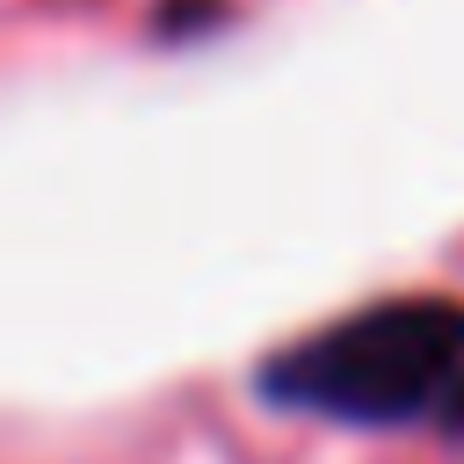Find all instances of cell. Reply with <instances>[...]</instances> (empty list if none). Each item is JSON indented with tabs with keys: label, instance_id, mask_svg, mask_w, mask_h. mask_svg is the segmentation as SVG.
Wrapping results in <instances>:
<instances>
[{
	"label": "cell",
	"instance_id": "1",
	"mask_svg": "<svg viewBox=\"0 0 464 464\" xmlns=\"http://www.w3.org/2000/svg\"><path fill=\"white\" fill-rule=\"evenodd\" d=\"M254 392L334 428H450L464 435V304L377 297L334 326L276 348Z\"/></svg>",
	"mask_w": 464,
	"mask_h": 464
}]
</instances>
